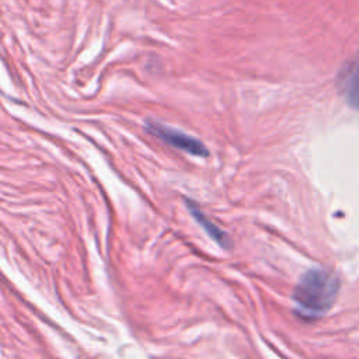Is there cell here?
Segmentation results:
<instances>
[{
	"instance_id": "3957f363",
	"label": "cell",
	"mask_w": 359,
	"mask_h": 359,
	"mask_svg": "<svg viewBox=\"0 0 359 359\" xmlns=\"http://www.w3.org/2000/svg\"><path fill=\"white\" fill-rule=\"evenodd\" d=\"M187 206L192 215V217L201 224V227L222 247V248H230L231 247V240L227 236L226 231L219 229L213 222H210L205 213L198 208V205L194 201L187 199Z\"/></svg>"
},
{
	"instance_id": "7a4b0ae2",
	"label": "cell",
	"mask_w": 359,
	"mask_h": 359,
	"mask_svg": "<svg viewBox=\"0 0 359 359\" xmlns=\"http://www.w3.org/2000/svg\"><path fill=\"white\" fill-rule=\"evenodd\" d=\"M144 129L150 135L158 137L161 142H164L175 149H180L188 154H192L196 157H206L209 154L206 146L199 139L189 136L180 129L165 126L158 121L147 119L144 122Z\"/></svg>"
},
{
	"instance_id": "6da1fadb",
	"label": "cell",
	"mask_w": 359,
	"mask_h": 359,
	"mask_svg": "<svg viewBox=\"0 0 359 359\" xmlns=\"http://www.w3.org/2000/svg\"><path fill=\"white\" fill-rule=\"evenodd\" d=\"M338 290L339 280L332 272L323 268H313L300 278L293 293V300L302 316L316 317L331 309Z\"/></svg>"
},
{
	"instance_id": "277c9868",
	"label": "cell",
	"mask_w": 359,
	"mask_h": 359,
	"mask_svg": "<svg viewBox=\"0 0 359 359\" xmlns=\"http://www.w3.org/2000/svg\"><path fill=\"white\" fill-rule=\"evenodd\" d=\"M341 88L349 105L359 109V57L344 72Z\"/></svg>"
}]
</instances>
